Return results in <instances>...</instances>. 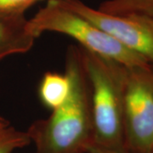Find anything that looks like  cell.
<instances>
[{"label":"cell","instance_id":"obj_1","mask_svg":"<svg viewBox=\"0 0 153 153\" xmlns=\"http://www.w3.org/2000/svg\"><path fill=\"white\" fill-rule=\"evenodd\" d=\"M66 73L71 80L66 101L26 131L34 144L33 153H87L94 144L91 88L79 45L68 47Z\"/></svg>","mask_w":153,"mask_h":153},{"label":"cell","instance_id":"obj_2","mask_svg":"<svg viewBox=\"0 0 153 153\" xmlns=\"http://www.w3.org/2000/svg\"><path fill=\"white\" fill-rule=\"evenodd\" d=\"M82 51L91 88L93 145L111 153H128L123 123L128 66L82 48Z\"/></svg>","mask_w":153,"mask_h":153},{"label":"cell","instance_id":"obj_3","mask_svg":"<svg viewBox=\"0 0 153 153\" xmlns=\"http://www.w3.org/2000/svg\"><path fill=\"white\" fill-rule=\"evenodd\" d=\"M27 28L37 38L47 32L66 35L75 39L82 49L128 67L152 65L92 22L60 4L58 0H48L33 17L28 19Z\"/></svg>","mask_w":153,"mask_h":153},{"label":"cell","instance_id":"obj_4","mask_svg":"<svg viewBox=\"0 0 153 153\" xmlns=\"http://www.w3.org/2000/svg\"><path fill=\"white\" fill-rule=\"evenodd\" d=\"M123 123L127 152H151L153 140V65L127 67Z\"/></svg>","mask_w":153,"mask_h":153},{"label":"cell","instance_id":"obj_5","mask_svg":"<svg viewBox=\"0 0 153 153\" xmlns=\"http://www.w3.org/2000/svg\"><path fill=\"white\" fill-rule=\"evenodd\" d=\"M58 2L92 22L153 65V16L140 13L113 16L94 9L81 0Z\"/></svg>","mask_w":153,"mask_h":153},{"label":"cell","instance_id":"obj_6","mask_svg":"<svg viewBox=\"0 0 153 153\" xmlns=\"http://www.w3.org/2000/svg\"><path fill=\"white\" fill-rule=\"evenodd\" d=\"M25 14L0 12V61L33 48L37 38L29 32Z\"/></svg>","mask_w":153,"mask_h":153},{"label":"cell","instance_id":"obj_7","mask_svg":"<svg viewBox=\"0 0 153 153\" xmlns=\"http://www.w3.org/2000/svg\"><path fill=\"white\" fill-rule=\"evenodd\" d=\"M71 92V80L69 76L58 72L48 71L42 77L38 96L42 104L48 109H56L66 100Z\"/></svg>","mask_w":153,"mask_h":153},{"label":"cell","instance_id":"obj_8","mask_svg":"<svg viewBox=\"0 0 153 153\" xmlns=\"http://www.w3.org/2000/svg\"><path fill=\"white\" fill-rule=\"evenodd\" d=\"M99 10L113 16L140 13L153 16V0H105Z\"/></svg>","mask_w":153,"mask_h":153},{"label":"cell","instance_id":"obj_9","mask_svg":"<svg viewBox=\"0 0 153 153\" xmlns=\"http://www.w3.org/2000/svg\"><path fill=\"white\" fill-rule=\"evenodd\" d=\"M29 144L31 140L27 132L16 129L5 118L0 119V153H12Z\"/></svg>","mask_w":153,"mask_h":153},{"label":"cell","instance_id":"obj_10","mask_svg":"<svg viewBox=\"0 0 153 153\" xmlns=\"http://www.w3.org/2000/svg\"><path fill=\"white\" fill-rule=\"evenodd\" d=\"M43 0H0V12L25 14L27 9Z\"/></svg>","mask_w":153,"mask_h":153},{"label":"cell","instance_id":"obj_11","mask_svg":"<svg viewBox=\"0 0 153 153\" xmlns=\"http://www.w3.org/2000/svg\"><path fill=\"white\" fill-rule=\"evenodd\" d=\"M87 153H111V152H108L105 151V150L101 149V148L98 147V146H94V145H92L88 149Z\"/></svg>","mask_w":153,"mask_h":153},{"label":"cell","instance_id":"obj_12","mask_svg":"<svg viewBox=\"0 0 153 153\" xmlns=\"http://www.w3.org/2000/svg\"><path fill=\"white\" fill-rule=\"evenodd\" d=\"M150 153H153V140H152V148H151V152Z\"/></svg>","mask_w":153,"mask_h":153},{"label":"cell","instance_id":"obj_13","mask_svg":"<svg viewBox=\"0 0 153 153\" xmlns=\"http://www.w3.org/2000/svg\"><path fill=\"white\" fill-rule=\"evenodd\" d=\"M2 118H4V117H1V116H0V119H2Z\"/></svg>","mask_w":153,"mask_h":153}]
</instances>
